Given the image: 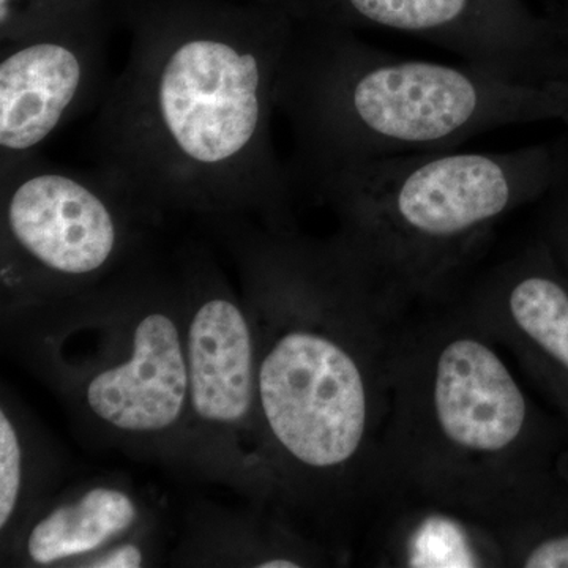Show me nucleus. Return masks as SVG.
Returning a JSON list of instances; mask_svg holds the SVG:
<instances>
[{
	"label": "nucleus",
	"instance_id": "1a4fd4ad",
	"mask_svg": "<svg viewBox=\"0 0 568 568\" xmlns=\"http://www.w3.org/2000/svg\"><path fill=\"white\" fill-rule=\"evenodd\" d=\"M294 20L406 33L515 80L545 84L568 73V43L555 17L525 0H284Z\"/></svg>",
	"mask_w": 568,
	"mask_h": 568
},
{
	"label": "nucleus",
	"instance_id": "dca6fc26",
	"mask_svg": "<svg viewBox=\"0 0 568 568\" xmlns=\"http://www.w3.org/2000/svg\"><path fill=\"white\" fill-rule=\"evenodd\" d=\"M503 567L568 568V448L547 506L515 528L491 534Z\"/></svg>",
	"mask_w": 568,
	"mask_h": 568
},
{
	"label": "nucleus",
	"instance_id": "20e7f679",
	"mask_svg": "<svg viewBox=\"0 0 568 568\" xmlns=\"http://www.w3.org/2000/svg\"><path fill=\"white\" fill-rule=\"evenodd\" d=\"M306 179L349 164L452 151L504 126L555 121L545 84L465 62L406 59L354 31L295 21L275 85Z\"/></svg>",
	"mask_w": 568,
	"mask_h": 568
},
{
	"label": "nucleus",
	"instance_id": "aec40b11",
	"mask_svg": "<svg viewBox=\"0 0 568 568\" xmlns=\"http://www.w3.org/2000/svg\"><path fill=\"white\" fill-rule=\"evenodd\" d=\"M547 88L552 103V112H555V121L568 125V73L559 80L547 82Z\"/></svg>",
	"mask_w": 568,
	"mask_h": 568
},
{
	"label": "nucleus",
	"instance_id": "9b49d317",
	"mask_svg": "<svg viewBox=\"0 0 568 568\" xmlns=\"http://www.w3.org/2000/svg\"><path fill=\"white\" fill-rule=\"evenodd\" d=\"M514 354L568 425V276L540 237L493 265L458 306Z\"/></svg>",
	"mask_w": 568,
	"mask_h": 568
},
{
	"label": "nucleus",
	"instance_id": "0eeeda50",
	"mask_svg": "<svg viewBox=\"0 0 568 568\" xmlns=\"http://www.w3.org/2000/svg\"><path fill=\"white\" fill-rule=\"evenodd\" d=\"M3 310L63 297L103 282L130 260L156 216L103 173L39 156L0 171Z\"/></svg>",
	"mask_w": 568,
	"mask_h": 568
},
{
	"label": "nucleus",
	"instance_id": "7ed1b4c3",
	"mask_svg": "<svg viewBox=\"0 0 568 568\" xmlns=\"http://www.w3.org/2000/svg\"><path fill=\"white\" fill-rule=\"evenodd\" d=\"M499 347L459 308L403 328L381 454L384 497L488 534L547 506L568 425L536 405Z\"/></svg>",
	"mask_w": 568,
	"mask_h": 568
},
{
	"label": "nucleus",
	"instance_id": "6ab92c4d",
	"mask_svg": "<svg viewBox=\"0 0 568 568\" xmlns=\"http://www.w3.org/2000/svg\"><path fill=\"white\" fill-rule=\"evenodd\" d=\"M153 529L136 534L104 549L89 560L84 568H141L148 567L155 555Z\"/></svg>",
	"mask_w": 568,
	"mask_h": 568
},
{
	"label": "nucleus",
	"instance_id": "423d86ee",
	"mask_svg": "<svg viewBox=\"0 0 568 568\" xmlns=\"http://www.w3.org/2000/svg\"><path fill=\"white\" fill-rule=\"evenodd\" d=\"M32 368L104 443L185 462L182 274L129 263L78 293L9 310Z\"/></svg>",
	"mask_w": 568,
	"mask_h": 568
},
{
	"label": "nucleus",
	"instance_id": "a211bd4d",
	"mask_svg": "<svg viewBox=\"0 0 568 568\" xmlns=\"http://www.w3.org/2000/svg\"><path fill=\"white\" fill-rule=\"evenodd\" d=\"M538 204L541 205L538 237L568 276V144L564 142H560L558 178Z\"/></svg>",
	"mask_w": 568,
	"mask_h": 568
},
{
	"label": "nucleus",
	"instance_id": "f257e3e1",
	"mask_svg": "<svg viewBox=\"0 0 568 568\" xmlns=\"http://www.w3.org/2000/svg\"><path fill=\"white\" fill-rule=\"evenodd\" d=\"M125 67L95 122L100 173L159 219L257 216L294 230L272 140L295 20L284 0H123Z\"/></svg>",
	"mask_w": 568,
	"mask_h": 568
},
{
	"label": "nucleus",
	"instance_id": "f3484780",
	"mask_svg": "<svg viewBox=\"0 0 568 568\" xmlns=\"http://www.w3.org/2000/svg\"><path fill=\"white\" fill-rule=\"evenodd\" d=\"M121 0H0V47Z\"/></svg>",
	"mask_w": 568,
	"mask_h": 568
},
{
	"label": "nucleus",
	"instance_id": "ddd939ff",
	"mask_svg": "<svg viewBox=\"0 0 568 568\" xmlns=\"http://www.w3.org/2000/svg\"><path fill=\"white\" fill-rule=\"evenodd\" d=\"M54 462L43 440L11 399L0 406V536L10 547L28 519L48 499Z\"/></svg>",
	"mask_w": 568,
	"mask_h": 568
},
{
	"label": "nucleus",
	"instance_id": "412c9836",
	"mask_svg": "<svg viewBox=\"0 0 568 568\" xmlns=\"http://www.w3.org/2000/svg\"><path fill=\"white\" fill-rule=\"evenodd\" d=\"M552 17L558 21L564 39L568 43V0H559L558 9L552 13Z\"/></svg>",
	"mask_w": 568,
	"mask_h": 568
},
{
	"label": "nucleus",
	"instance_id": "2eb2a0df",
	"mask_svg": "<svg viewBox=\"0 0 568 568\" xmlns=\"http://www.w3.org/2000/svg\"><path fill=\"white\" fill-rule=\"evenodd\" d=\"M398 560L407 567H497L491 537L484 528L433 507L406 525Z\"/></svg>",
	"mask_w": 568,
	"mask_h": 568
},
{
	"label": "nucleus",
	"instance_id": "4468645a",
	"mask_svg": "<svg viewBox=\"0 0 568 568\" xmlns=\"http://www.w3.org/2000/svg\"><path fill=\"white\" fill-rule=\"evenodd\" d=\"M197 537L192 548L201 552V559L231 562L230 566L256 568H301L313 567L320 562L317 549L294 534L283 523L248 521L230 525L224 528L213 523V529L203 528L194 532ZM192 549V551H194Z\"/></svg>",
	"mask_w": 568,
	"mask_h": 568
},
{
	"label": "nucleus",
	"instance_id": "f8f14e48",
	"mask_svg": "<svg viewBox=\"0 0 568 568\" xmlns=\"http://www.w3.org/2000/svg\"><path fill=\"white\" fill-rule=\"evenodd\" d=\"M152 529L133 488L95 480L44 500L3 552L28 567L84 568L104 549Z\"/></svg>",
	"mask_w": 568,
	"mask_h": 568
},
{
	"label": "nucleus",
	"instance_id": "9d476101",
	"mask_svg": "<svg viewBox=\"0 0 568 568\" xmlns=\"http://www.w3.org/2000/svg\"><path fill=\"white\" fill-rule=\"evenodd\" d=\"M123 0L3 44L0 58V171L36 156L39 148L91 95L102 71L112 18Z\"/></svg>",
	"mask_w": 568,
	"mask_h": 568
},
{
	"label": "nucleus",
	"instance_id": "39448f33",
	"mask_svg": "<svg viewBox=\"0 0 568 568\" xmlns=\"http://www.w3.org/2000/svg\"><path fill=\"white\" fill-rule=\"evenodd\" d=\"M560 142L507 152H417L306 179L335 213L334 241L406 308L447 297L500 222L551 189Z\"/></svg>",
	"mask_w": 568,
	"mask_h": 568
},
{
	"label": "nucleus",
	"instance_id": "f03ea898",
	"mask_svg": "<svg viewBox=\"0 0 568 568\" xmlns=\"http://www.w3.org/2000/svg\"><path fill=\"white\" fill-rule=\"evenodd\" d=\"M241 272L280 507L336 519L384 497L381 454L403 306L334 237L212 222Z\"/></svg>",
	"mask_w": 568,
	"mask_h": 568
},
{
	"label": "nucleus",
	"instance_id": "6e6552de",
	"mask_svg": "<svg viewBox=\"0 0 568 568\" xmlns=\"http://www.w3.org/2000/svg\"><path fill=\"white\" fill-rule=\"evenodd\" d=\"M181 274L189 368L183 466L280 506L257 417L253 328L244 298L205 254L186 257Z\"/></svg>",
	"mask_w": 568,
	"mask_h": 568
}]
</instances>
